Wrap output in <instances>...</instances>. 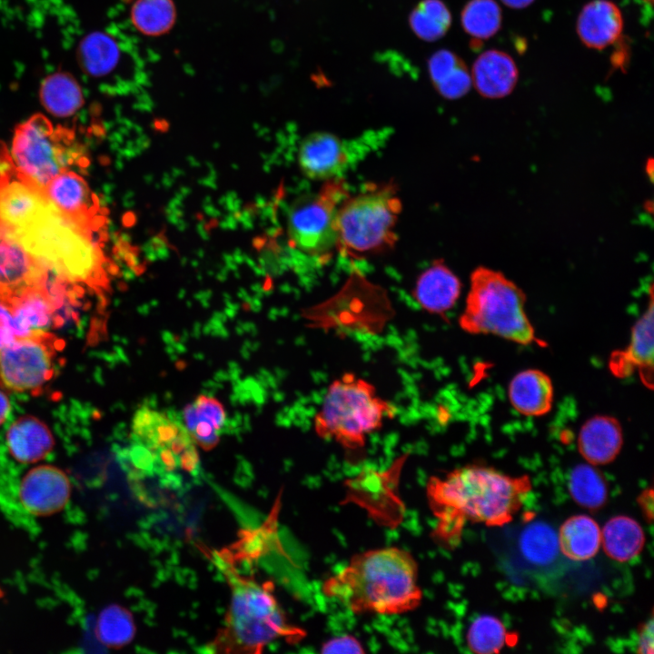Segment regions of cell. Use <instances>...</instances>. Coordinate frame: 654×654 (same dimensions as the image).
I'll use <instances>...</instances> for the list:
<instances>
[{"label":"cell","instance_id":"obj_1","mask_svg":"<svg viewBox=\"0 0 654 654\" xmlns=\"http://www.w3.org/2000/svg\"><path fill=\"white\" fill-rule=\"evenodd\" d=\"M531 490L527 475L510 476L480 464L454 469L428 480L426 496L436 519L431 536L441 545L456 547L465 525L500 527L510 522Z\"/></svg>","mask_w":654,"mask_h":654},{"label":"cell","instance_id":"obj_2","mask_svg":"<svg viewBox=\"0 0 654 654\" xmlns=\"http://www.w3.org/2000/svg\"><path fill=\"white\" fill-rule=\"evenodd\" d=\"M418 574V563L408 550L372 549L354 554L323 581L322 591L357 615H399L421 602Z\"/></svg>","mask_w":654,"mask_h":654},{"label":"cell","instance_id":"obj_3","mask_svg":"<svg viewBox=\"0 0 654 654\" xmlns=\"http://www.w3.org/2000/svg\"><path fill=\"white\" fill-rule=\"evenodd\" d=\"M213 560L231 589L224 626L212 644L217 651L259 653L276 639L292 642L304 637L302 629L288 621L271 583L239 574L221 553Z\"/></svg>","mask_w":654,"mask_h":654},{"label":"cell","instance_id":"obj_4","mask_svg":"<svg viewBox=\"0 0 654 654\" xmlns=\"http://www.w3.org/2000/svg\"><path fill=\"white\" fill-rule=\"evenodd\" d=\"M396 409L376 393L375 387L353 373H344L328 387L313 428L322 440L333 441L344 450H362L367 436L391 419Z\"/></svg>","mask_w":654,"mask_h":654},{"label":"cell","instance_id":"obj_5","mask_svg":"<svg viewBox=\"0 0 654 654\" xmlns=\"http://www.w3.org/2000/svg\"><path fill=\"white\" fill-rule=\"evenodd\" d=\"M525 302L522 290L501 272L479 267L471 275L460 327L471 334H492L521 345L540 343Z\"/></svg>","mask_w":654,"mask_h":654},{"label":"cell","instance_id":"obj_6","mask_svg":"<svg viewBox=\"0 0 654 654\" xmlns=\"http://www.w3.org/2000/svg\"><path fill=\"white\" fill-rule=\"evenodd\" d=\"M78 225L50 203L31 226L14 234L35 258L66 279L90 282L99 275L101 256Z\"/></svg>","mask_w":654,"mask_h":654},{"label":"cell","instance_id":"obj_7","mask_svg":"<svg viewBox=\"0 0 654 654\" xmlns=\"http://www.w3.org/2000/svg\"><path fill=\"white\" fill-rule=\"evenodd\" d=\"M401 208L396 187L391 183L371 185L348 196L338 213V249L358 258L391 248Z\"/></svg>","mask_w":654,"mask_h":654},{"label":"cell","instance_id":"obj_8","mask_svg":"<svg viewBox=\"0 0 654 654\" xmlns=\"http://www.w3.org/2000/svg\"><path fill=\"white\" fill-rule=\"evenodd\" d=\"M348 196L344 181L336 177L325 181L317 193L294 201L287 221L291 245L316 258L338 249V213Z\"/></svg>","mask_w":654,"mask_h":654},{"label":"cell","instance_id":"obj_9","mask_svg":"<svg viewBox=\"0 0 654 654\" xmlns=\"http://www.w3.org/2000/svg\"><path fill=\"white\" fill-rule=\"evenodd\" d=\"M12 157L24 180L41 191L65 165L57 133L51 122L39 114L15 128Z\"/></svg>","mask_w":654,"mask_h":654},{"label":"cell","instance_id":"obj_10","mask_svg":"<svg viewBox=\"0 0 654 654\" xmlns=\"http://www.w3.org/2000/svg\"><path fill=\"white\" fill-rule=\"evenodd\" d=\"M58 338L35 331L0 350V383L17 392L43 386L54 373Z\"/></svg>","mask_w":654,"mask_h":654},{"label":"cell","instance_id":"obj_11","mask_svg":"<svg viewBox=\"0 0 654 654\" xmlns=\"http://www.w3.org/2000/svg\"><path fill=\"white\" fill-rule=\"evenodd\" d=\"M72 485L60 468L42 464L29 470L19 486L24 509L34 516H50L61 511L69 502Z\"/></svg>","mask_w":654,"mask_h":654},{"label":"cell","instance_id":"obj_12","mask_svg":"<svg viewBox=\"0 0 654 654\" xmlns=\"http://www.w3.org/2000/svg\"><path fill=\"white\" fill-rule=\"evenodd\" d=\"M653 314L651 290L648 308L632 327L629 343L625 349L613 352L609 361L614 376L627 378L638 372L642 383L650 390L653 388Z\"/></svg>","mask_w":654,"mask_h":654},{"label":"cell","instance_id":"obj_13","mask_svg":"<svg viewBox=\"0 0 654 654\" xmlns=\"http://www.w3.org/2000/svg\"><path fill=\"white\" fill-rule=\"evenodd\" d=\"M44 282L36 258L12 233H0V299Z\"/></svg>","mask_w":654,"mask_h":654},{"label":"cell","instance_id":"obj_14","mask_svg":"<svg viewBox=\"0 0 654 654\" xmlns=\"http://www.w3.org/2000/svg\"><path fill=\"white\" fill-rule=\"evenodd\" d=\"M49 205L43 191L26 182L8 181L0 185V225L13 233L31 226Z\"/></svg>","mask_w":654,"mask_h":654},{"label":"cell","instance_id":"obj_15","mask_svg":"<svg viewBox=\"0 0 654 654\" xmlns=\"http://www.w3.org/2000/svg\"><path fill=\"white\" fill-rule=\"evenodd\" d=\"M298 163L307 177L327 181L336 178L345 168L348 154L337 136L326 132H316L302 142Z\"/></svg>","mask_w":654,"mask_h":654},{"label":"cell","instance_id":"obj_16","mask_svg":"<svg viewBox=\"0 0 654 654\" xmlns=\"http://www.w3.org/2000/svg\"><path fill=\"white\" fill-rule=\"evenodd\" d=\"M0 300L10 308L20 338L35 331H47L56 320L58 306L44 282Z\"/></svg>","mask_w":654,"mask_h":654},{"label":"cell","instance_id":"obj_17","mask_svg":"<svg viewBox=\"0 0 654 654\" xmlns=\"http://www.w3.org/2000/svg\"><path fill=\"white\" fill-rule=\"evenodd\" d=\"M622 29L621 11L609 0H592L586 4L576 24V31L582 44L598 50L616 42Z\"/></svg>","mask_w":654,"mask_h":654},{"label":"cell","instance_id":"obj_18","mask_svg":"<svg viewBox=\"0 0 654 654\" xmlns=\"http://www.w3.org/2000/svg\"><path fill=\"white\" fill-rule=\"evenodd\" d=\"M623 445L622 428L618 420L596 415L580 428L578 449L585 461L594 466L612 462Z\"/></svg>","mask_w":654,"mask_h":654},{"label":"cell","instance_id":"obj_19","mask_svg":"<svg viewBox=\"0 0 654 654\" xmlns=\"http://www.w3.org/2000/svg\"><path fill=\"white\" fill-rule=\"evenodd\" d=\"M471 82L484 97L497 99L510 94L514 89L519 71L512 57L500 50L481 53L474 61Z\"/></svg>","mask_w":654,"mask_h":654},{"label":"cell","instance_id":"obj_20","mask_svg":"<svg viewBox=\"0 0 654 654\" xmlns=\"http://www.w3.org/2000/svg\"><path fill=\"white\" fill-rule=\"evenodd\" d=\"M461 290L459 278L443 263L436 261L418 278L413 296L423 310L445 318V313L458 300Z\"/></svg>","mask_w":654,"mask_h":654},{"label":"cell","instance_id":"obj_21","mask_svg":"<svg viewBox=\"0 0 654 654\" xmlns=\"http://www.w3.org/2000/svg\"><path fill=\"white\" fill-rule=\"evenodd\" d=\"M11 456L21 463H35L45 458L54 446L49 427L38 418L25 415L15 421L6 432Z\"/></svg>","mask_w":654,"mask_h":654},{"label":"cell","instance_id":"obj_22","mask_svg":"<svg viewBox=\"0 0 654 654\" xmlns=\"http://www.w3.org/2000/svg\"><path fill=\"white\" fill-rule=\"evenodd\" d=\"M553 385L543 372L528 369L510 381L508 396L512 407L525 416L539 417L548 413L553 401Z\"/></svg>","mask_w":654,"mask_h":654},{"label":"cell","instance_id":"obj_23","mask_svg":"<svg viewBox=\"0 0 654 654\" xmlns=\"http://www.w3.org/2000/svg\"><path fill=\"white\" fill-rule=\"evenodd\" d=\"M43 193L58 212L76 222L86 219L94 205L86 182L72 171L59 173L46 184Z\"/></svg>","mask_w":654,"mask_h":654},{"label":"cell","instance_id":"obj_24","mask_svg":"<svg viewBox=\"0 0 654 654\" xmlns=\"http://www.w3.org/2000/svg\"><path fill=\"white\" fill-rule=\"evenodd\" d=\"M558 538L560 552L575 561L592 559L601 547V529L586 514L568 518L561 524Z\"/></svg>","mask_w":654,"mask_h":654},{"label":"cell","instance_id":"obj_25","mask_svg":"<svg viewBox=\"0 0 654 654\" xmlns=\"http://www.w3.org/2000/svg\"><path fill=\"white\" fill-rule=\"evenodd\" d=\"M645 540L641 525L626 515L610 518L601 530L604 552L618 562H627L636 558L642 551Z\"/></svg>","mask_w":654,"mask_h":654},{"label":"cell","instance_id":"obj_26","mask_svg":"<svg viewBox=\"0 0 654 654\" xmlns=\"http://www.w3.org/2000/svg\"><path fill=\"white\" fill-rule=\"evenodd\" d=\"M44 108L55 117H69L84 104L82 88L68 73L57 72L44 79L39 91Z\"/></svg>","mask_w":654,"mask_h":654},{"label":"cell","instance_id":"obj_27","mask_svg":"<svg viewBox=\"0 0 654 654\" xmlns=\"http://www.w3.org/2000/svg\"><path fill=\"white\" fill-rule=\"evenodd\" d=\"M121 59L117 41L104 32H93L84 36L78 48V60L82 69L93 77L111 74Z\"/></svg>","mask_w":654,"mask_h":654},{"label":"cell","instance_id":"obj_28","mask_svg":"<svg viewBox=\"0 0 654 654\" xmlns=\"http://www.w3.org/2000/svg\"><path fill=\"white\" fill-rule=\"evenodd\" d=\"M568 489L572 500L590 510L601 509L608 500V484L603 474L588 462L578 464L571 470Z\"/></svg>","mask_w":654,"mask_h":654},{"label":"cell","instance_id":"obj_29","mask_svg":"<svg viewBox=\"0 0 654 654\" xmlns=\"http://www.w3.org/2000/svg\"><path fill=\"white\" fill-rule=\"evenodd\" d=\"M177 12L173 0H135L130 18L134 28L146 36H160L173 29Z\"/></svg>","mask_w":654,"mask_h":654},{"label":"cell","instance_id":"obj_30","mask_svg":"<svg viewBox=\"0 0 654 654\" xmlns=\"http://www.w3.org/2000/svg\"><path fill=\"white\" fill-rule=\"evenodd\" d=\"M519 546L523 557L538 566L551 563L560 552L558 533L542 521L532 522L522 530Z\"/></svg>","mask_w":654,"mask_h":654},{"label":"cell","instance_id":"obj_31","mask_svg":"<svg viewBox=\"0 0 654 654\" xmlns=\"http://www.w3.org/2000/svg\"><path fill=\"white\" fill-rule=\"evenodd\" d=\"M409 24L418 37L431 42L447 33L451 15L441 0H422L411 13Z\"/></svg>","mask_w":654,"mask_h":654},{"label":"cell","instance_id":"obj_32","mask_svg":"<svg viewBox=\"0 0 654 654\" xmlns=\"http://www.w3.org/2000/svg\"><path fill=\"white\" fill-rule=\"evenodd\" d=\"M461 21L469 35L488 39L500 28L501 10L495 0H470L461 11Z\"/></svg>","mask_w":654,"mask_h":654},{"label":"cell","instance_id":"obj_33","mask_svg":"<svg viewBox=\"0 0 654 654\" xmlns=\"http://www.w3.org/2000/svg\"><path fill=\"white\" fill-rule=\"evenodd\" d=\"M97 639L108 648H120L128 644L135 634V626L131 613L119 605L104 608L96 622Z\"/></svg>","mask_w":654,"mask_h":654},{"label":"cell","instance_id":"obj_34","mask_svg":"<svg viewBox=\"0 0 654 654\" xmlns=\"http://www.w3.org/2000/svg\"><path fill=\"white\" fill-rule=\"evenodd\" d=\"M507 639V629L502 621L490 614L474 619L466 634L469 649L477 654L499 653Z\"/></svg>","mask_w":654,"mask_h":654},{"label":"cell","instance_id":"obj_35","mask_svg":"<svg viewBox=\"0 0 654 654\" xmlns=\"http://www.w3.org/2000/svg\"><path fill=\"white\" fill-rule=\"evenodd\" d=\"M471 85V75L462 62L434 86L438 93L443 97L447 99H457L466 94Z\"/></svg>","mask_w":654,"mask_h":654},{"label":"cell","instance_id":"obj_36","mask_svg":"<svg viewBox=\"0 0 654 654\" xmlns=\"http://www.w3.org/2000/svg\"><path fill=\"white\" fill-rule=\"evenodd\" d=\"M463 61L453 52L440 50L434 53L429 60V74L435 85L450 74Z\"/></svg>","mask_w":654,"mask_h":654},{"label":"cell","instance_id":"obj_37","mask_svg":"<svg viewBox=\"0 0 654 654\" xmlns=\"http://www.w3.org/2000/svg\"><path fill=\"white\" fill-rule=\"evenodd\" d=\"M362 644L352 635H342L326 640L321 653H364Z\"/></svg>","mask_w":654,"mask_h":654},{"label":"cell","instance_id":"obj_38","mask_svg":"<svg viewBox=\"0 0 654 654\" xmlns=\"http://www.w3.org/2000/svg\"><path fill=\"white\" fill-rule=\"evenodd\" d=\"M20 338L10 308L0 300V350Z\"/></svg>","mask_w":654,"mask_h":654},{"label":"cell","instance_id":"obj_39","mask_svg":"<svg viewBox=\"0 0 654 654\" xmlns=\"http://www.w3.org/2000/svg\"><path fill=\"white\" fill-rule=\"evenodd\" d=\"M654 625L652 616L639 626L637 635V652L640 654L653 653Z\"/></svg>","mask_w":654,"mask_h":654},{"label":"cell","instance_id":"obj_40","mask_svg":"<svg viewBox=\"0 0 654 654\" xmlns=\"http://www.w3.org/2000/svg\"><path fill=\"white\" fill-rule=\"evenodd\" d=\"M638 503L646 520L649 522L653 519V490L652 488L646 489L638 497Z\"/></svg>","mask_w":654,"mask_h":654},{"label":"cell","instance_id":"obj_41","mask_svg":"<svg viewBox=\"0 0 654 654\" xmlns=\"http://www.w3.org/2000/svg\"><path fill=\"white\" fill-rule=\"evenodd\" d=\"M11 410L8 396L0 390V426L5 421Z\"/></svg>","mask_w":654,"mask_h":654},{"label":"cell","instance_id":"obj_42","mask_svg":"<svg viewBox=\"0 0 654 654\" xmlns=\"http://www.w3.org/2000/svg\"><path fill=\"white\" fill-rule=\"evenodd\" d=\"M506 6L520 9L529 6L534 0H500Z\"/></svg>","mask_w":654,"mask_h":654},{"label":"cell","instance_id":"obj_43","mask_svg":"<svg viewBox=\"0 0 654 654\" xmlns=\"http://www.w3.org/2000/svg\"><path fill=\"white\" fill-rule=\"evenodd\" d=\"M643 1H645V2H647V3H650V4H651L653 0H643Z\"/></svg>","mask_w":654,"mask_h":654}]
</instances>
